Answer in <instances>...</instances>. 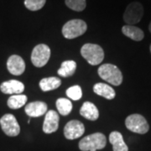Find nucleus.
Segmentation results:
<instances>
[{
	"mask_svg": "<svg viewBox=\"0 0 151 151\" xmlns=\"http://www.w3.org/2000/svg\"><path fill=\"white\" fill-rule=\"evenodd\" d=\"M97 73L99 76L113 86H119L123 82V74L119 67L113 64H104L99 66Z\"/></svg>",
	"mask_w": 151,
	"mask_h": 151,
	"instance_id": "nucleus-1",
	"label": "nucleus"
},
{
	"mask_svg": "<svg viewBox=\"0 0 151 151\" xmlns=\"http://www.w3.org/2000/svg\"><path fill=\"white\" fill-rule=\"evenodd\" d=\"M107 145V139L102 133H95L84 137L79 142L81 151H97L103 150Z\"/></svg>",
	"mask_w": 151,
	"mask_h": 151,
	"instance_id": "nucleus-2",
	"label": "nucleus"
},
{
	"mask_svg": "<svg viewBox=\"0 0 151 151\" xmlns=\"http://www.w3.org/2000/svg\"><path fill=\"white\" fill-rule=\"evenodd\" d=\"M81 55L92 65H99L104 59L103 48L95 44H85L81 49Z\"/></svg>",
	"mask_w": 151,
	"mask_h": 151,
	"instance_id": "nucleus-3",
	"label": "nucleus"
},
{
	"mask_svg": "<svg viewBox=\"0 0 151 151\" xmlns=\"http://www.w3.org/2000/svg\"><path fill=\"white\" fill-rule=\"evenodd\" d=\"M87 25L82 19H71L66 22L62 27V35L65 39L72 40L79 37L86 33Z\"/></svg>",
	"mask_w": 151,
	"mask_h": 151,
	"instance_id": "nucleus-4",
	"label": "nucleus"
},
{
	"mask_svg": "<svg viewBox=\"0 0 151 151\" xmlns=\"http://www.w3.org/2000/svg\"><path fill=\"white\" fill-rule=\"evenodd\" d=\"M125 125L131 132L139 134H145L150 129V126L145 118L138 113L129 115L125 120Z\"/></svg>",
	"mask_w": 151,
	"mask_h": 151,
	"instance_id": "nucleus-5",
	"label": "nucleus"
},
{
	"mask_svg": "<svg viewBox=\"0 0 151 151\" xmlns=\"http://www.w3.org/2000/svg\"><path fill=\"white\" fill-rule=\"evenodd\" d=\"M144 16V7L139 2L129 4L124 14V22L129 25H134L140 22Z\"/></svg>",
	"mask_w": 151,
	"mask_h": 151,
	"instance_id": "nucleus-6",
	"label": "nucleus"
},
{
	"mask_svg": "<svg viewBox=\"0 0 151 151\" xmlns=\"http://www.w3.org/2000/svg\"><path fill=\"white\" fill-rule=\"evenodd\" d=\"M50 57V49L45 44H40L33 49L31 61L36 67H43L48 63Z\"/></svg>",
	"mask_w": 151,
	"mask_h": 151,
	"instance_id": "nucleus-7",
	"label": "nucleus"
},
{
	"mask_svg": "<svg viewBox=\"0 0 151 151\" xmlns=\"http://www.w3.org/2000/svg\"><path fill=\"white\" fill-rule=\"evenodd\" d=\"M0 125L4 134L9 137L18 136L20 133V127L16 118L10 113H7L0 119Z\"/></svg>",
	"mask_w": 151,
	"mask_h": 151,
	"instance_id": "nucleus-8",
	"label": "nucleus"
},
{
	"mask_svg": "<svg viewBox=\"0 0 151 151\" xmlns=\"http://www.w3.org/2000/svg\"><path fill=\"white\" fill-rule=\"evenodd\" d=\"M85 132V126L78 120H71L65 124L64 135L67 139H76L80 138Z\"/></svg>",
	"mask_w": 151,
	"mask_h": 151,
	"instance_id": "nucleus-9",
	"label": "nucleus"
},
{
	"mask_svg": "<svg viewBox=\"0 0 151 151\" xmlns=\"http://www.w3.org/2000/svg\"><path fill=\"white\" fill-rule=\"evenodd\" d=\"M59 114L54 110H50L45 113V117L44 120L43 129L45 134H52L57 131L59 128Z\"/></svg>",
	"mask_w": 151,
	"mask_h": 151,
	"instance_id": "nucleus-10",
	"label": "nucleus"
},
{
	"mask_svg": "<svg viewBox=\"0 0 151 151\" xmlns=\"http://www.w3.org/2000/svg\"><path fill=\"white\" fill-rule=\"evenodd\" d=\"M7 68L12 75L20 76L25 70V62L19 55H13L8 59Z\"/></svg>",
	"mask_w": 151,
	"mask_h": 151,
	"instance_id": "nucleus-11",
	"label": "nucleus"
},
{
	"mask_svg": "<svg viewBox=\"0 0 151 151\" xmlns=\"http://www.w3.org/2000/svg\"><path fill=\"white\" fill-rule=\"evenodd\" d=\"M1 92L4 94L18 95L24 91V85L21 81L17 80H9L4 81L0 86Z\"/></svg>",
	"mask_w": 151,
	"mask_h": 151,
	"instance_id": "nucleus-12",
	"label": "nucleus"
},
{
	"mask_svg": "<svg viewBox=\"0 0 151 151\" xmlns=\"http://www.w3.org/2000/svg\"><path fill=\"white\" fill-rule=\"evenodd\" d=\"M24 111L29 117L32 118L40 117L47 113V104L41 101L32 102L25 106Z\"/></svg>",
	"mask_w": 151,
	"mask_h": 151,
	"instance_id": "nucleus-13",
	"label": "nucleus"
},
{
	"mask_svg": "<svg viewBox=\"0 0 151 151\" xmlns=\"http://www.w3.org/2000/svg\"><path fill=\"white\" fill-rule=\"evenodd\" d=\"M80 114L90 121H95L99 118V111L95 104L91 102H85L80 109Z\"/></svg>",
	"mask_w": 151,
	"mask_h": 151,
	"instance_id": "nucleus-14",
	"label": "nucleus"
},
{
	"mask_svg": "<svg viewBox=\"0 0 151 151\" xmlns=\"http://www.w3.org/2000/svg\"><path fill=\"white\" fill-rule=\"evenodd\" d=\"M109 142L113 145V151H129V148L124 142L123 135L118 131H113L110 134Z\"/></svg>",
	"mask_w": 151,
	"mask_h": 151,
	"instance_id": "nucleus-15",
	"label": "nucleus"
},
{
	"mask_svg": "<svg viewBox=\"0 0 151 151\" xmlns=\"http://www.w3.org/2000/svg\"><path fill=\"white\" fill-rule=\"evenodd\" d=\"M93 92L108 100H112L116 96V92L112 86L104 83H97L93 86Z\"/></svg>",
	"mask_w": 151,
	"mask_h": 151,
	"instance_id": "nucleus-16",
	"label": "nucleus"
},
{
	"mask_svg": "<svg viewBox=\"0 0 151 151\" xmlns=\"http://www.w3.org/2000/svg\"><path fill=\"white\" fill-rule=\"evenodd\" d=\"M122 32L125 36L130 38L134 41H141L145 37L144 31L134 25H129V24L124 25L122 28Z\"/></svg>",
	"mask_w": 151,
	"mask_h": 151,
	"instance_id": "nucleus-17",
	"label": "nucleus"
},
{
	"mask_svg": "<svg viewBox=\"0 0 151 151\" xmlns=\"http://www.w3.org/2000/svg\"><path fill=\"white\" fill-rule=\"evenodd\" d=\"M61 84V80L58 77H46L43 78L40 81V87L43 92H49L55 89H57Z\"/></svg>",
	"mask_w": 151,
	"mask_h": 151,
	"instance_id": "nucleus-18",
	"label": "nucleus"
},
{
	"mask_svg": "<svg viewBox=\"0 0 151 151\" xmlns=\"http://www.w3.org/2000/svg\"><path fill=\"white\" fill-rule=\"evenodd\" d=\"M76 70V63L74 60H65L61 63L60 69L57 71L58 75L62 77H69L75 73Z\"/></svg>",
	"mask_w": 151,
	"mask_h": 151,
	"instance_id": "nucleus-19",
	"label": "nucleus"
},
{
	"mask_svg": "<svg viewBox=\"0 0 151 151\" xmlns=\"http://www.w3.org/2000/svg\"><path fill=\"white\" fill-rule=\"evenodd\" d=\"M27 96L23 94H18V95H12L8 99V106L11 109H19L25 105L27 102Z\"/></svg>",
	"mask_w": 151,
	"mask_h": 151,
	"instance_id": "nucleus-20",
	"label": "nucleus"
},
{
	"mask_svg": "<svg viewBox=\"0 0 151 151\" xmlns=\"http://www.w3.org/2000/svg\"><path fill=\"white\" fill-rule=\"evenodd\" d=\"M55 105L57 110L59 112L60 114L66 116L69 113H70L72 110V103L70 102V100L67 98H59L56 100Z\"/></svg>",
	"mask_w": 151,
	"mask_h": 151,
	"instance_id": "nucleus-21",
	"label": "nucleus"
},
{
	"mask_svg": "<svg viewBox=\"0 0 151 151\" xmlns=\"http://www.w3.org/2000/svg\"><path fill=\"white\" fill-rule=\"evenodd\" d=\"M65 5L69 9L77 12H81L86 9V0H65Z\"/></svg>",
	"mask_w": 151,
	"mask_h": 151,
	"instance_id": "nucleus-22",
	"label": "nucleus"
},
{
	"mask_svg": "<svg viewBox=\"0 0 151 151\" xmlns=\"http://www.w3.org/2000/svg\"><path fill=\"white\" fill-rule=\"evenodd\" d=\"M65 94L71 100L77 101V100H80L82 97V90H81V86L76 85V86L69 87L66 90Z\"/></svg>",
	"mask_w": 151,
	"mask_h": 151,
	"instance_id": "nucleus-23",
	"label": "nucleus"
},
{
	"mask_svg": "<svg viewBox=\"0 0 151 151\" xmlns=\"http://www.w3.org/2000/svg\"><path fill=\"white\" fill-rule=\"evenodd\" d=\"M46 3V0H24V6L29 10L38 11L41 9Z\"/></svg>",
	"mask_w": 151,
	"mask_h": 151,
	"instance_id": "nucleus-24",
	"label": "nucleus"
},
{
	"mask_svg": "<svg viewBox=\"0 0 151 151\" xmlns=\"http://www.w3.org/2000/svg\"><path fill=\"white\" fill-rule=\"evenodd\" d=\"M149 29H150V31L151 33V22L150 23V25H149Z\"/></svg>",
	"mask_w": 151,
	"mask_h": 151,
	"instance_id": "nucleus-25",
	"label": "nucleus"
},
{
	"mask_svg": "<svg viewBox=\"0 0 151 151\" xmlns=\"http://www.w3.org/2000/svg\"><path fill=\"white\" fill-rule=\"evenodd\" d=\"M150 52H151V45H150Z\"/></svg>",
	"mask_w": 151,
	"mask_h": 151,
	"instance_id": "nucleus-26",
	"label": "nucleus"
}]
</instances>
